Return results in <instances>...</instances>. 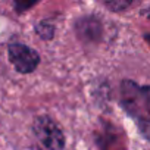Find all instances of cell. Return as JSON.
Wrapping results in <instances>:
<instances>
[{
	"mask_svg": "<svg viewBox=\"0 0 150 150\" xmlns=\"http://www.w3.org/2000/svg\"><path fill=\"white\" fill-rule=\"evenodd\" d=\"M33 134L38 150H63L65 135L60 127L49 116H40L33 124Z\"/></svg>",
	"mask_w": 150,
	"mask_h": 150,
	"instance_id": "1",
	"label": "cell"
},
{
	"mask_svg": "<svg viewBox=\"0 0 150 150\" xmlns=\"http://www.w3.org/2000/svg\"><path fill=\"white\" fill-rule=\"evenodd\" d=\"M147 87L140 88L132 81H124L122 84V105L128 113L141 119L144 127L147 124L149 113V93Z\"/></svg>",
	"mask_w": 150,
	"mask_h": 150,
	"instance_id": "2",
	"label": "cell"
},
{
	"mask_svg": "<svg viewBox=\"0 0 150 150\" xmlns=\"http://www.w3.org/2000/svg\"><path fill=\"white\" fill-rule=\"evenodd\" d=\"M8 56L13 68L21 74H30L35 71V68L40 63L38 53L21 43H12L8 49Z\"/></svg>",
	"mask_w": 150,
	"mask_h": 150,
	"instance_id": "3",
	"label": "cell"
},
{
	"mask_svg": "<svg viewBox=\"0 0 150 150\" xmlns=\"http://www.w3.org/2000/svg\"><path fill=\"white\" fill-rule=\"evenodd\" d=\"M77 31H78V35L81 38H86L88 41H94V40H99L102 35V25L97 19L88 16V18L81 19L77 24Z\"/></svg>",
	"mask_w": 150,
	"mask_h": 150,
	"instance_id": "4",
	"label": "cell"
},
{
	"mask_svg": "<svg viewBox=\"0 0 150 150\" xmlns=\"http://www.w3.org/2000/svg\"><path fill=\"white\" fill-rule=\"evenodd\" d=\"M134 0H103V3L113 12H119V11H124L127 9Z\"/></svg>",
	"mask_w": 150,
	"mask_h": 150,
	"instance_id": "5",
	"label": "cell"
},
{
	"mask_svg": "<svg viewBox=\"0 0 150 150\" xmlns=\"http://www.w3.org/2000/svg\"><path fill=\"white\" fill-rule=\"evenodd\" d=\"M37 2H38V0H15V9L18 12H25L33 5H35Z\"/></svg>",
	"mask_w": 150,
	"mask_h": 150,
	"instance_id": "6",
	"label": "cell"
}]
</instances>
